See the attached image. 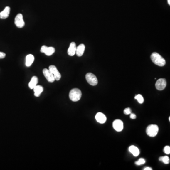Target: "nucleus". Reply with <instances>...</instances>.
Here are the masks:
<instances>
[{
	"instance_id": "nucleus-12",
	"label": "nucleus",
	"mask_w": 170,
	"mask_h": 170,
	"mask_svg": "<svg viewBox=\"0 0 170 170\" xmlns=\"http://www.w3.org/2000/svg\"><path fill=\"white\" fill-rule=\"evenodd\" d=\"M95 119L98 122L103 124V123H105L106 122V117L105 115L103 113L98 112L95 115Z\"/></svg>"
},
{
	"instance_id": "nucleus-2",
	"label": "nucleus",
	"mask_w": 170,
	"mask_h": 170,
	"mask_svg": "<svg viewBox=\"0 0 170 170\" xmlns=\"http://www.w3.org/2000/svg\"><path fill=\"white\" fill-rule=\"evenodd\" d=\"M82 93L80 89L73 88L70 90L69 94V97L72 101H78L81 98Z\"/></svg>"
},
{
	"instance_id": "nucleus-28",
	"label": "nucleus",
	"mask_w": 170,
	"mask_h": 170,
	"mask_svg": "<svg viewBox=\"0 0 170 170\" xmlns=\"http://www.w3.org/2000/svg\"><path fill=\"white\" fill-rule=\"evenodd\" d=\"M169 121H170V117H169Z\"/></svg>"
},
{
	"instance_id": "nucleus-17",
	"label": "nucleus",
	"mask_w": 170,
	"mask_h": 170,
	"mask_svg": "<svg viewBox=\"0 0 170 170\" xmlns=\"http://www.w3.org/2000/svg\"><path fill=\"white\" fill-rule=\"evenodd\" d=\"M38 81V77H36V76H33L31 80H30L29 84H28L29 88L30 89H33L34 88V87L37 85Z\"/></svg>"
},
{
	"instance_id": "nucleus-23",
	"label": "nucleus",
	"mask_w": 170,
	"mask_h": 170,
	"mask_svg": "<svg viewBox=\"0 0 170 170\" xmlns=\"http://www.w3.org/2000/svg\"><path fill=\"white\" fill-rule=\"evenodd\" d=\"M124 113L125 115H129L131 113V110L129 108H127L125 109L124 110Z\"/></svg>"
},
{
	"instance_id": "nucleus-22",
	"label": "nucleus",
	"mask_w": 170,
	"mask_h": 170,
	"mask_svg": "<svg viewBox=\"0 0 170 170\" xmlns=\"http://www.w3.org/2000/svg\"><path fill=\"white\" fill-rule=\"evenodd\" d=\"M164 152L166 154H170V147L169 146H166L164 148Z\"/></svg>"
},
{
	"instance_id": "nucleus-10",
	"label": "nucleus",
	"mask_w": 170,
	"mask_h": 170,
	"mask_svg": "<svg viewBox=\"0 0 170 170\" xmlns=\"http://www.w3.org/2000/svg\"><path fill=\"white\" fill-rule=\"evenodd\" d=\"M43 75L45 76V78H46L47 81L48 82H53L55 80V78L53 77V74L51 73V71L49 70V69H44L43 70Z\"/></svg>"
},
{
	"instance_id": "nucleus-24",
	"label": "nucleus",
	"mask_w": 170,
	"mask_h": 170,
	"mask_svg": "<svg viewBox=\"0 0 170 170\" xmlns=\"http://www.w3.org/2000/svg\"><path fill=\"white\" fill-rule=\"evenodd\" d=\"M6 56V54L4 52H0V59H4Z\"/></svg>"
},
{
	"instance_id": "nucleus-19",
	"label": "nucleus",
	"mask_w": 170,
	"mask_h": 170,
	"mask_svg": "<svg viewBox=\"0 0 170 170\" xmlns=\"http://www.w3.org/2000/svg\"><path fill=\"white\" fill-rule=\"evenodd\" d=\"M160 161H162L165 164H168L170 163V158L167 156H164L160 157L159 158Z\"/></svg>"
},
{
	"instance_id": "nucleus-27",
	"label": "nucleus",
	"mask_w": 170,
	"mask_h": 170,
	"mask_svg": "<svg viewBox=\"0 0 170 170\" xmlns=\"http://www.w3.org/2000/svg\"><path fill=\"white\" fill-rule=\"evenodd\" d=\"M168 4L169 5H170V0H167Z\"/></svg>"
},
{
	"instance_id": "nucleus-16",
	"label": "nucleus",
	"mask_w": 170,
	"mask_h": 170,
	"mask_svg": "<svg viewBox=\"0 0 170 170\" xmlns=\"http://www.w3.org/2000/svg\"><path fill=\"white\" fill-rule=\"evenodd\" d=\"M34 59H35V58L32 54L28 55L26 58V66L30 67L34 62Z\"/></svg>"
},
{
	"instance_id": "nucleus-7",
	"label": "nucleus",
	"mask_w": 170,
	"mask_h": 170,
	"mask_svg": "<svg viewBox=\"0 0 170 170\" xmlns=\"http://www.w3.org/2000/svg\"><path fill=\"white\" fill-rule=\"evenodd\" d=\"M166 80L165 79L160 78L156 82V88L158 90H163L166 87Z\"/></svg>"
},
{
	"instance_id": "nucleus-26",
	"label": "nucleus",
	"mask_w": 170,
	"mask_h": 170,
	"mask_svg": "<svg viewBox=\"0 0 170 170\" xmlns=\"http://www.w3.org/2000/svg\"><path fill=\"white\" fill-rule=\"evenodd\" d=\"M144 170H152V169L150 167H146L144 169Z\"/></svg>"
},
{
	"instance_id": "nucleus-25",
	"label": "nucleus",
	"mask_w": 170,
	"mask_h": 170,
	"mask_svg": "<svg viewBox=\"0 0 170 170\" xmlns=\"http://www.w3.org/2000/svg\"><path fill=\"white\" fill-rule=\"evenodd\" d=\"M130 118L132 119H135L136 118V115L134 113H130Z\"/></svg>"
},
{
	"instance_id": "nucleus-20",
	"label": "nucleus",
	"mask_w": 170,
	"mask_h": 170,
	"mask_svg": "<svg viewBox=\"0 0 170 170\" xmlns=\"http://www.w3.org/2000/svg\"><path fill=\"white\" fill-rule=\"evenodd\" d=\"M135 99L138 100V102L139 104H142V103H143L144 101L142 95L140 94L137 95H136L135 97Z\"/></svg>"
},
{
	"instance_id": "nucleus-14",
	"label": "nucleus",
	"mask_w": 170,
	"mask_h": 170,
	"mask_svg": "<svg viewBox=\"0 0 170 170\" xmlns=\"http://www.w3.org/2000/svg\"><path fill=\"white\" fill-rule=\"evenodd\" d=\"M85 49V46L84 44H80L76 48V54L78 57L83 55Z\"/></svg>"
},
{
	"instance_id": "nucleus-5",
	"label": "nucleus",
	"mask_w": 170,
	"mask_h": 170,
	"mask_svg": "<svg viewBox=\"0 0 170 170\" xmlns=\"http://www.w3.org/2000/svg\"><path fill=\"white\" fill-rule=\"evenodd\" d=\"M14 23L18 28H23L25 26V22L23 20V15L21 14H18L15 18Z\"/></svg>"
},
{
	"instance_id": "nucleus-8",
	"label": "nucleus",
	"mask_w": 170,
	"mask_h": 170,
	"mask_svg": "<svg viewBox=\"0 0 170 170\" xmlns=\"http://www.w3.org/2000/svg\"><path fill=\"white\" fill-rule=\"evenodd\" d=\"M55 48L53 47H47L46 46H43L41 47L40 52L45 53L47 56H51L55 52Z\"/></svg>"
},
{
	"instance_id": "nucleus-3",
	"label": "nucleus",
	"mask_w": 170,
	"mask_h": 170,
	"mask_svg": "<svg viewBox=\"0 0 170 170\" xmlns=\"http://www.w3.org/2000/svg\"><path fill=\"white\" fill-rule=\"evenodd\" d=\"M159 128L156 125H150L147 128L146 132L148 136L151 137L156 136L158 133Z\"/></svg>"
},
{
	"instance_id": "nucleus-9",
	"label": "nucleus",
	"mask_w": 170,
	"mask_h": 170,
	"mask_svg": "<svg viewBox=\"0 0 170 170\" xmlns=\"http://www.w3.org/2000/svg\"><path fill=\"white\" fill-rule=\"evenodd\" d=\"M113 128L117 132H121L123 129V123L119 119H116L113 122Z\"/></svg>"
},
{
	"instance_id": "nucleus-15",
	"label": "nucleus",
	"mask_w": 170,
	"mask_h": 170,
	"mask_svg": "<svg viewBox=\"0 0 170 170\" xmlns=\"http://www.w3.org/2000/svg\"><path fill=\"white\" fill-rule=\"evenodd\" d=\"M34 95L36 97H38L40 96L41 93H42L43 90V87L40 85H36L34 87Z\"/></svg>"
},
{
	"instance_id": "nucleus-4",
	"label": "nucleus",
	"mask_w": 170,
	"mask_h": 170,
	"mask_svg": "<svg viewBox=\"0 0 170 170\" xmlns=\"http://www.w3.org/2000/svg\"><path fill=\"white\" fill-rule=\"evenodd\" d=\"M86 78L88 83L91 86H96L97 84V78L94 74L87 73L86 75Z\"/></svg>"
},
{
	"instance_id": "nucleus-18",
	"label": "nucleus",
	"mask_w": 170,
	"mask_h": 170,
	"mask_svg": "<svg viewBox=\"0 0 170 170\" xmlns=\"http://www.w3.org/2000/svg\"><path fill=\"white\" fill-rule=\"evenodd\" d=\"M129 152L132 154L134 156H138L139 154V151L138 147L134 146H131L129 147Z\"/></svg>"
},
{
	"instance_id": "nucleus-21",
	"label": "nucleus",
	"mask_w": 170,
	"mask_h": 170,
	"mask_svg": "<svg viewBox=\"0 0 170 170\" xmlns=\"http://www.w3.org/2000/svg\"><path fill=\"white\" fill-rule=\"evenodd\" d=\"M145 160L143 159V158H140L138 161H137V162H135V164L137 165H141V164H145Z\"/></svg>"
},
{
	"instance_id": "nucleus-13",
	"label": "nucleus",
	"mask_w": 170,
	"mask_h": 170,
	"mask_svg": "<svg viewBox=\"0 0 170 170\" xmlns=\"http://www.w3.org/2000/svg\"><path fill=\"white\" fill-rule=\"evenodd\" d=\"M11 9L10 7H6L4 11L0 12V18L1 19H6L7 18L10 14Z\"/></svg>"
},
{
	"instance_id": "nucleus-1",
	"label": "nucleus",
	"mask_w": 170,
	"mask_h": 170,
	"mask_svg": "<svg viewBox=\"0 0 170 170\" xmlns=\"http://www.w3.org/2000/svg\"><path fill=\"white\" fill-rule=\"evenodd\" d=\"M151 59L154 64L158 65L159 66H164L166 63V62L164 58L161 56L159 53L156 52L152 53L151 55Z\"/></svg>"
},
{
	"instance_id": "nucleus-11",
	"label": "nucleus",
	"mask_w": 170,
	"mask_h": 170,
	"mask_svg": "<svg viewBox=\"0 0 170 170\" xmlns=\"http://www.w3.org/2000/svg\"><path fill=\"white\" fill-rule=\"evenodd\" d=\"M76 43L75 42H71L70 43L69 49L68 50V54L70 56H73L76 54Z\"/></svg>"
},
{
	"instance_id": "nucleus-6",
	"label": "nucleus",
	"mask_w": 170,
	"mask_h": 170,
	"mask_svg": "<svg viewBox=\"0 0 170 170\" xmlns=\"http://www.w3.org/2000/svg\"><path fill=\"white\" fill-rule=\"evenodd\" d=\"M49 70L51 71L54 77L55 80H59L61 78V74L58 71V69H57L56 67L54 65H50L49 67Z\"/></svg>"
}]
</instances>
